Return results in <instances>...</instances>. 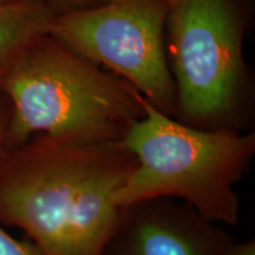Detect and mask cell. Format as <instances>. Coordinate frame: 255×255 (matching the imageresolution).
Masks as SVG:
<instances>
[{"label": "cell", "instance_id": "cell-10", "mask_svg": "<svg viewBox=\"0 0 255 255\" xmlns=\"http://www.w3.org/2000/svg\"><path fill=\"white\" fill-rule=\"evenodd\" d=\"M221 255H255V241L254 239L237 244L235 241L231 242Z\"/></svg>", "mask_w": 255, "mask_h": 255}, {"label": "cell", "instance_id": "cell-2", "mask_svg": "<svg viewBox=\"0 0 255 255\" xmlns=\"http://www.w3.org/2000/svg\"><path fill=\"white\" fill-rule=\"evenodd\" d=\"M11 102L5 146L33 135L79 143L121 142L144 111L141 94L46 34L0 79Z\"/></svg>", "mask_w": 255, "mask_h": 255}, {"label": "cell", "instance_id": "cell-6", "mask_svg": "<svg viewBox=\"0 0 255 255\" xmlns=\"http://www.w3.org/2000/svg\"><path fill=\"white\" fill-rule=\"evenodd\" d=\"M233 241L187 203L158 197L124 208L103 255H221Z\"/></svg>", "mask_w": 255, "mask_h": 255}, {"label": "cell", "instance_id": "cell-9", "mask_svg": "<svg viewBox=\"0 0 255 255\" xmlns=\"http://www.w3.org/2000/svg\"><path fill=\"white\" fill-rule=\"evenodd\" d=\"M50 11L57 15L76 13V12L88 11L108 4L111 0H41Z\"/></svg>", "mask_w": 255, "mask_h": 255}, {"label": "cell", "instance_id": "cell-4", "mask_svg": "<svg viewBox=\"0 0 255 255\" xmlns=\"http://www.w3.org/2000/svg\"><path fill=\"white\" fill-rule=\"evenodd\" d=\"M165 26L176 85L175 120L203 130L240 131L245 24L237 0H170Z\"/></svg>", "mask_w": 255, "mask_h": 255}, {"label": "cell", "instance_id": "cell-5", "mask_svg": "<svg viewBox=\"0 0 255 255\" xmlns=\"http://www.w3.org/2000/svg\"><path fill=\"white\" fill-rule=\"evenodd\" d=\"M165 0H111L57 15L49 36L129 83L156 109L176 115V85L165 56Z\"/></svg>", "mask_w": 255, "mask_h": 255}, {"label": "cell", "instance_id": "cell-12", "mask_svg": "<svg viewBox=\"0 0 255 255\" xmlns=\"http://www.w3.org/2000/svg\"><path fill=\"white\" fill-rule=\"evenodd\" d=\"M6 1H9V0H0V4H1V2H6Z\"/></svg>", "mask_w": 255, "mask_h": 255}, {"label": "cell", "instance_id": "cell-3", "mask_svg": "<svg viewBox=\"0 0 255 255\" xmlns=\"http://www.w3.org/2000/svg\"><path fill=\"white\" fill-rule=\"evenodd\" d=\"M139 100L144 115L121 141L137 163L117 194L120 206L168 197L216 225L237 226L235 187L251 168L255 133L197 129L157 110L142 95Z\"/></svg>", "mask_w": 255, "mask_h": 255}, {"label": "cell", "instance_id": "cell-8", "mask_svg": "<svg viewBox=\"0 0 255 255\" xmlns=\"http://www.w3.org/2000/svg\"><path fill=\"white\" fill-rule=\"evenodd\" d=\"M0 255H45L30 239L17 240L0 227Z\"/></svg>", "mask_w": 255, "mask_h": 255}, {"label": "cell", "instance_id": "cell-11", "mask_svg": "<svg viewBox=\"0 0 255 255\" xmlns=\"http://www.w3.org/2000/svg\"><path fill=\"white\" fill-rule=\"evenodd\" d=\"M9 115L7 116L5 113V108L0 103V158L5 152V136L7 130Z\"/></svg>", "mask_w": 255, "mask_h": 255}, {"label": "cell", "instance_id": "cell-1", "mask_svg": "<svg viewBox=\"0 0 255 255\" xmlns=\"http://www.w3.org/2000/svg\"><path fill=\"white\" fill-rule=\"evenodd\" d=\"M136 163L122 142L39 135L0 158V221L45 255H103L123 216L117 194Z\"/></svg>", "mask_w": 255, "mask_h": 255}, {"label": "cell", "instance_id": "cell-7", "mask_svg": "<svg viewBox=\"0 0 255 255\" xmlns=\"http://www.w3.org/2000/svg\"><path fill=\"white\" fill-rule=\"evenodd\" d=\"M53 19L41 0L0 4V79L28 47L49 34Z\"/></svg>", "mask_w": 255, "mask_h": 255}, {"label": "cell", "instance_id": "cell-13", "mask_svg": "<svg viewBox=\"0 0 255 255\" xmlns=\"http://www.w3.org/2000/svg\"><path fill=\"white\" fill-rule=\"evenodd\" d=\"M165 1H168V2H169V1H170V0H165Z\"/></svg>", "mask_w": 255, "mask_h": 255}]
</instances>
